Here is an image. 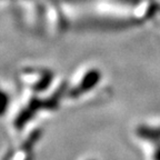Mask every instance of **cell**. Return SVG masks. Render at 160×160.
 I'll return each instance as SVG.
<instances>
[{
	"label": "cell",
	"instance_id": "4",
	"mask_svg": "<svg viewBox=\"0 0 160 160\" xmlns=\"http://www.w3.org/2000/svg\"><path fill=\"white\" fill-rule=\"evenodd\" d=\"M152 159L153 160H160V142L158 140L157 146L153 149V155H152Z\"/></svg>",
	"mask_w": 160,
	"mask_h": 160
},
{
	"label": "cell",
	"instance_id": "1",
	"mask_svg": "<svg viewBox=\"0 0 160 160\" xmlns=\"http://www.w3.org/2000/svg\"><path fill=\"white\" fill-rule=\"evenodd\" d=\"M52 75L46 70L38 69H26L21 73V81L26 83V86L32 88V90H43L51 82Z\"/></svg>",
	"mask_w": 160,
	"mask_h": 160
},
{
	"label": "cell",
	"instance_id": "3",
	"mask_svg": "<svg viewBox=\"0 0 160 160\" xmlns=\"http://www.w3.org/2000/svg\"><path fill=\"white\" fill-rule=\"evenodd\" d=\"M40 137V131H35L28 137V140L26 139V141L23 142V145L20 147L19 150H17L13 153L9 160H31V151L32 148L35 146V143L38 141Z\"/></svg>",
	"mask_w": 160,
	"mask_h": 160
},
{
	"label": "cell",
	"instance_id": "2",
	"mask_svg": "<svg viewBox=\"0 0 160 160\" xmlns=\"http://www.w3.org/2000/svg\"><path fill=\"white\" fill-rule=\"evenodd\" d=\"M100 79V73L99 70L96 69H90L87 72L81 77V79L79 80V82L77 85H75V87L72 89H70L69 91V97H71L72 99L80 97L83 93L88 92L92 89Z\"/></svg>",
	"mask_w": 160,
	"mask_h": 160
}]
</instances>
